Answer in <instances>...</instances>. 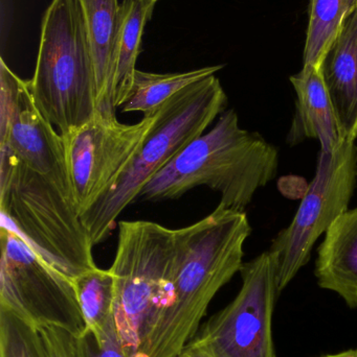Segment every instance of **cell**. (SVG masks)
<instances>
[{
    "label": "cell",
    "instance_id": "cell-1",
    "mask_svg": "<svg viewBox=\"0 0 357 357\" xmlns=\"http://www.w3.org/2000/svg\"><path fill=\"white\" fill-rule=\"evenodd\" d=\"M251 233L245 211L219 205L203 220L174 230L171 294L151 333L146 357H177L194 339L216 294L240 272Z\"/></svg>",
    "mask_w": 357,
    "mask_h": 357
},
{
    "label": "cell",
    "instance_id": "cell-2",
    "mask_svg": "<svg viewBox=\"0 0 357 357\" xmlns=\"http://www.w3.org/2000/svg\"><path fill=\"white\" fill-rule=\"evenodd\" d=\"M278 165L276 146L257 132L242 129L236 111L230 109L151 178L140 197L175 199L191 189L207 186L221 195L219 206L245 211L258 189L276 177Z\"/></svg>",
    "mask_w": 357,
    "mask_h": 357
},
{
    "label": "cell",
    "instance_id": "cell-3",
    "mask_svg": "<svg viewBox=\"0 0 357 357\" xmlns=\"http://www.w3.org/2000/svg\"><path fill=\"white\" fill-rule=\"evenodd\" d=\"M228 96L215 75L191 84L156 113L150 131L123 173L86 211L81 220L94 245L104 241L117 218L147 183L226 111Z\"/></svg>",
    "mask_w": 357,
    "mask_h": 357
},
{
    "label": "cell",
    "instance_id": "cell-4",
    "mask_svg": "<svg viewBox=\"0 0 357 357\" xmlns=\"http://www.w3.org/2000/svg\"><path fill=\"white\" fill-rule=\"evenodd\" d=\"M0 211L46 262L71 280L96 268L73 197L0 148Z\"/></svg>",
    "mask_w": 357,
    "mask_h": 357
},
{
    "label": "cell",
    "instance_id": "cell-5",
    "mask_svg": "<svg viewBox=\"0 0 357 357\" xmlns=\"http://www.w3.org/2000/svg\"><path fill=\"white\" fill-rule=\"evenodd\" d=\"M29 87L36 106L61 135L96 114V73L78 0H52L44 12Z\"/></svg>",
    "mask_w": 357,
    "mask_h": 357
},
{
    "label": "cell",
    "instance_id": "cell-6",
    "mask_svg": "<svg viewBox=\"0 0 357 357\" xmlns=\"http://www.w3.org/2000/svg\"><path fill=\"white\" fill-rule=\"evenodd\" d=\"M175 268L174 230L149 220L119 224L112 266L113 316L129 357H146L147 345L171 294Z\"/></svg>",
    "mask_w": 357,
    "mask_h": 357
},
{
    "label": "cell",
    "instance_id": "cell-7",
    "mask_svg": "<svg viewBox=\"0 0 357 357\" xmlns=\"http://www.w3.org/2000/svg\"><path fill=\"white\" fill-rule=\"evenodd\" d=\"M0 308L41 331L80 337L87 331L73 281L46 262L1 216Z\"/></svg>",
    "mask_w": 357,
    "mask_h": 357
},
{
    "label": "cell",
    "instance_id": "cell-8",
    "mask_svg": "<svg viewBox=\"0 0 357 357\" xmlns=\"http://www.w3.org/2000/svg\"><path fill=\"white\" fill-rule=\"evenodd\" d=\"M357 185V144L344 142L333 152L321 151L316 175L291 224L270 245L278 294L309 262L314 243L349 209Z\"/></svg>",
    "mask_w": 357,
    "mask_h": 357
},
{
    "label": "cell",
    "instance_id": "cell-9",
    "mask_svg": "<svg viewBox=\"0 0 357 357\" xmlns=\"http://www.w3.org/2000/svg\"><path fill=\"white\" fill-rule=\"evenodd\" d=\"M240 274L238 295L190 343L212 357H277L272 314L279 294L270 252L243 264Z\"/></svg>",
    "mask_w": 357,
    "mask_h": 357
},
{
    "label": "cell",
    "instance_id": "cell-10",
    "mask_svg": "<svg viewBox=\"0 0 357 357\" xmlns=\"http://www.w3.org/2000/svg\"><path fill=\"white\" fill-rule=\"evenodd\" d=\"M157 111L134 125L96 112L81 127L63 134L69 184L80 215L123 173L150 131Z\"/></svg>",
    "mask_w": 357,
    "mask_h": 357
},
{
    "label": "cell",
    "instance_id": "cell-11",
    "mask_svg": "<svg viewBox=\"0 0 357 357\" xmlns=\"http://www.w3.org/2000/svg\"><path fill=\"white\" fill-rule=\"evenodd\" d=\"M0 148H6L29 169L50 178L73 197L61 134L43 116L29 81L0 60Z\"/></svg>",
    "mask_w": 357,
    "mask_h": 357
},
{
    "label": "cell",
    "instance_id": "cell-12",
    "mask_svg": "<svg viewBox=\"0 0 357 357\" xmlns=\"http://www.w3.org/2000/svg\"><path fill=\"white\" fill-rule=\"evenodd\" d=\"M289 79L297 102L287 144L293 146L306 139H316L321 144V151L333 152L344 142L322 67L303 65L301 71Z\"/></svg>",
    "mask_w": 357,
    "mask_h": 357
},
{
    "label": "cell",
    "instance_id": "cell-13",
    "mask_svg": "<svg viewBox=\"0 0 357 357\" xmlns=\"http://www.w3.org/2000/svg\"><path fill=\"white\" fill-rule=\"evenodd\" d=\"M343 142L357 138V8L346 19L322 64Z\"/></svg>",
    "mask_w": 357,
    "mask_h": 357
},
{
    "label": "cell",
    "instance_id": "cell-14",
    "mask_svg": "<svg viewBox=\"0 0 357 357\" xmlns=\"http://www.w3.org/2000/svg\"><path fill=\"white\" fill-rule=\"evenodd\" d=\"M321 289L337 294L357 308V208L340 215L318 248L314 270Z\"/></svg>",
    "mask_w": 357,
    "mask_h": 357
},
{
    "label": "cell",
    "instance_id": "cell-15",
    "mask_svg": "<svg viewBox=\"0 0 357 357\" xmlns=\"http://www.w3.org/2000/svg\"><path fill=\"white\" fill-rule=\"evenodd\" d=\"M96 73L98 106L96 112L115 116V42L119 29V4L117 0H78Z\"/></svg>",
    "mask_w": 357,
    "mask_h": 357
},
{
    "label": "cell",
    "instance_id": "cell-16",
    "mask_svg": "<svg viewBox=\"0 0 357 357\" xmlns=\"http://www.w3.org/2000/svg\"><path fill=\"white\" fill-rule=\"evenodd\" d=\"M159 0H123L119 4L115 42V106L119 108L129 96L145 26Z\"/></svg>",
    "mask_w": 357,
    "mask_h": 357
},
{
    "label": "cell",
    "instance_id": "cell-17",
    "mask_svg": "<svg viewBox=\"0 0 357 357\" xmlns=\"http://www.w3.org/2000/svg\"><path fill=\"white\" fill-rule=\"evenodd\" d=\"M224 68L222 65L207 66L180 73H152L136 69L129 96L119 109L122 112H142L152 114L170 98L191 84L215 75Z\"/></svg>",
    "mask_w": 357,
    "mask_h": 357
},
{
    "label": "cell",
    "instance_id": "cell-18",
    "mask_svg": "<svg viewBox=\"0 0 357 357\" xmlns=\"http://www.w3.org/2000/svg\"><path fill=\"white\" fill-rule=\"evenodd\" d=\"M357 0H309L303 65L321 67Z\"/></svg>",
    "mask_w": 357,
    "mask_h": 357
},
{
    "label": "cell",
    "instance_id": "cell-19",
    "mask_svg": "<svg viewBox=\"0 0 357 357\" xmlns=\"http://www.w3.org/2000/svg\"><path fill=\"white\" fill-rule=\"evenodd\" d=\"M78 301L87 329L96 337L104 331L113 319L115 280L109 270L87 271L73 279Z\"/></svg>",
    "mask_w": 357,
    "mask_h": 357
},
{
    "label": "cell",
    "instance_id": "cell-20",
    "mask_svg": "<svg viewBox=\"0 0 357 357\" xmlns=\"http://www.w3.org/2000/svg\"><path fill=\"white\" fill-rule=\"evenodd\" d=\"M0 357H50L43 335L13 312L0 308Z\"/></svg>",
    "mask_w": 357,
    "mask_h": 357
},
{
    "label": "cell",
    "instance_id": "cell-21",
    "mask_svg": "<svg viewBox=\"0 0 357 357\" xmlns=\"http://www.w3.org/2000/svg\"><path fill=\"white\" fill-rule=\"evenodd\" d=\"M77 347L79 357H129L117 333L115 316L99 337L87 329L77 337Z\"/></svg>",
    "mask_w": 357,
    "mask_h": 357
},
{
    "label": "cell",
    "instance_id": "cell-22",
    "mask_svg": "<svg viewBox=\"0 0 357 357\" xmlns=\"http://www.w3.org/2000/svg\"><path fill=\"white\" fill-rule=\"evenodd\" d=\"M43 335L50 357H79L77 337L57 327H46L40 331Z\"/></svg>",
    "mask_w": 357,
    "mask_h": 357
},
{
    "label": "cell",
    "instance_id": "cell-23",
    "mask_svg": "<svg viewBox=\"0 0 357 357\" xmlns=\"http://www.w3.org/2000/svg\"><path fill=\"white\" fill-rule=\"evenodd\" d=\"M177 357H212L209 354L201 349V348L197 347V346L193 345L192 343L189 342L187 344L186 347L182 349L180 352V356Z\"/></svg>",
    "mask_w": 357,
    "mask_h": 357
},
{
    "label": "cell",
    "instance_id": "cell-24",
    "mask_svg": "<svg viewBox=\"0 0 357 357\" xmlns=\"http://www.w3.org/2000/svg\"><path fill=\"white\" fill-rule=\"evenodd\" d=\"M320 357H357V349L345 350L337 354H327Z\"/></svg>",
    "mask_w": 357,
    "mask_h": 357
}]
</instances>
